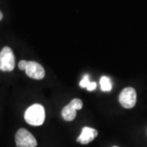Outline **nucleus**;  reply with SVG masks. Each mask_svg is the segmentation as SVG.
Masks as SVG:
<instances>
[{
	"label": "nucleus",
	"instance_id": "nucleus-1",
	"mask_svg": "<svg viewBox=\"0 0 147 147\" xmlns=\"http://www.w3.org/2000/svg\"><path fill=\"white\" fill-rule=\"evenodd\" d=\"M25 120L32 126H41L45 121V110L40 104L30 105L25 112Z\"/></svg>",
	"mask_w": 147,
	"mask_h": 147
},
{
	"label": "nucleus",
	"instance_id": "nucleus-2",
	"mask_svg": "<svg viewBox=\"0 0 147 147\" xmlns=\"http://www.w3.org/2000/svg\"><path fill=\"white\" fill-rule=\"evenodd\" d=\"M15 68V56L10 47L6 46L0 52V70L11 72Z\"/></svg>",
	"mask_w": 147,
	"mask_h": 147
},
{
	"label": "nucleus",
	"instance_id": "nucleus-3",
	"mask_svg": "<svg viewBox=\"0 0 147 147\" xmlns=\"http://www.w3.org/2000/svg\"><path fill=\"white\" fill-rule=\"evenodd\" d=\"M15 141L17 147L37 146V141L35 137L25 128H21L17 131L15 137Z\"/></svg>",
	"mask_w": 147,
	"mask_h": 147
},
{
	"label": "nucleus",
	"instance_id": "nucleus-4",
	"mask_svg": "<svg viewBox=\"0 0 147 147\" xmlns=\"http://www.w3.org/2000/svg\"><path fill=\"white\" fill-rule=\"evenodd\" d=\"M121 105L126 109L133 108L137 103V92L133 88L128 87L123 90L119 96Z\"/></svg>",
	"mask_w": 147,
	"mask_h": 147
},
{
	"label": "nucleus",
	"instance_id": "nucleus-5",
	"mask_svg": "<svg viewBox=\"0 0 147 147\" xmlns=\"http://www.w3.org/2000/svg\"><path fill=\"white\" fill-rule=\"evenodd\" d=\"M83 101L79 98H74L71 100L68 105H65L62 109L61 111V116L65 121H73L76 115L77 110H81L83 108Z\"/></svg>",
	"mask_w": 147,
	"mask_h": 147
},
{
	"label": "nucleus",
	"instance_id": "nucleus-6",
	"mask_svg": "<svg viewBox=\"0 0 147 147\" xmlns=\"http://www.w3.org/2000/svg\"><path fill=\"white\" fill-rule=\"evenodd\" d=\"M26 74L33 79L40 80L45 76V70L40 64L35 61H28Z\"/></svg>",
	"mask_w": 147,
	"mask_h": 147
},
{
	"label": "nucleus",
	"instance_id": "nucleus-7",
	"mask_svg": "<svg viewBox=\"0 0 147 147\" xmlns=\"http://www.w3.org/2000/svg\"><path fill=\"white\" fill-rule=\"evenodd\" d=\"M97 135H98V131L96 129L89 127H84L82 129L80 136L77 138V142L82 145H87L92 142L95 137H97Z\"/></svg>",
	"mask_w": 147,
	"mask_h": 147
},
{
	"label": "nucleus",
	"instance_id": "nucleus-8",
	"mask_svg": "<svg viewBox=\"0 0 147 147\" xmlns=\"http://www.w3.org/2000/svg\"><path fill=\"white\" fill-rule=\"evenodd\" d=\"M79 86L82 88H87L88 91H93L96 88V83L95 82H91L89 80V76L88 74H86L84 76L83 79L81 80Z\"/></svg>",
	"mask_w": 147,
	"mask_h": 147
},
{
	"label": "nucleus",
	"instance_id": "nucleus-9",
	"mask_svg": "<svg viewBox=\"0 0 147 147\" xmlns=\"http://www.w3.org/2000/svg\"><path fill=\"white\" fill-rule=\"evenodd\" d=\"M100 89L103 92H110L112 89V83L110 78L106 76H102L100 79Z\"/></svg>",
	"mask_w": 147,
	"mask_h": 147
},
{
	"label": "nucleus",
	"instance_id": "nucleus-10",
	"mask_svg": "<svg viewBox=\"0 0 147 147\" xmlns=\"http://www.w3.org/2000/svg\"><path fill=\"white\" fill-rule=\"evenodd\" d=\"M27 65H28V61H25V60H22L18 64V68H19V69H21V70H25L26 71Z\"/></svg>",
	"mask_w": 147,
	"mask_h": 147
},
{
	"label": "nucleus",
	"instance_id": "nucleus-11",
	"mask_svg": "<svg viewBox=\"0 0 147 147\" xmlns=\"http://www.w3.org/2000/svg\"><path fill=\"white\" fill-rule=\"evenodd\" d=\"M3 19V13H2V11H0V21Z\"/></svg>",
	"mask_w": 147,
	"mask_h": 147
},
{
	"label": "nucleus",
	"instance_id": "nucleus-12",
	"mask_svg": "<svg viewBox=\"0 0 147 147\" xmlns=\"http://www.w3.org/2000/svg\"><path fill=\"white\" fill-rule=\"evenodd\" d=\"M113 147H119V146H113Z\"/></svg>",
	"mask_w": 147,
	"mask_h": 147
}]
</instances>
